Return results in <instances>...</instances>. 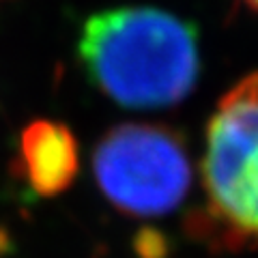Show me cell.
<instances>
[{
  "label": "cell",
  "instance_id": "1",
  "mask_svg": "<svg viewBox=\"0 0 258 258\" xmlns=\"http://www.w3.org/2000/svg\"><path fill=\"white\" fill-rule=\"evenodd\" d=\"M78 56L103 95L136 110L181 103L200 71L194 26L153 7L91 15L82 26Z\"/></svg>",
  "mask_w": 258,
  "mask_h": 258
},
{
  "label": "cell",
  "instance_id": "2",
  "mask_svg": "<svg viewBox=\"0 0 258 258\" xmlns=\"http://www.w3.org/2000/svg\"><path fill=\"white\" fill-rule=\"evenodd\" d=\"M93 172L103 196L134 217L172 211L191 185V164L181 136L151 123L112 127L95 147Z\"/></svg>",
  "mask_w": 258,
  "mask_h": 258
},
{
  "label": "cell",
  "instance_id": "3",
  "mask_svg": "<svg viewBox=\"0 0 258 258\" xmlns=\"http://www.w3.org/2000/svg\"><path fill=\"white\" fill-rule=\"evenodd\" d=\"M203 181L213 217L258 237V71L217 103L207 127Z\"/></svg>",
  "mask_w": 258,
  "mask_h": 258
},
{
  "label": "cell",
  "instance_id": "4",
  "mask_svg": "<svg viewBox=\"0 0 258 258\" xmlns=\"http://www.w3.org/2000/svg\"><path fill=\"white\" fill-rule=\"evenodd\" d=\"M20 168L39 196H58L80 170V151L71 129L56 120H32L20 138Z\"/></svg>",
  "mask_w": 258,
  "mask_h": 258
},
{
  "label": "cell",
  "instance_id": "5",
  "mask_svg": "<svg viewBox=\"0 0 258 258\" xmlns=\"http://www.w3.org/2000/svg\"><path fill=\"white\" fill-rule=\"evenodd\" d=\"M136 241L142 258H161L166 252V239L157 230H142Z\"/></svg>",
  "mask_w": 258,
  "mask_h": 258
},
{
  "label": "cell",
  "instance_id": "6",
  "mask_svg": "<svg viewBox=\"0 0 258 258\" xmlns=\"http://www.w3.org/2000/svg\"><path fill=\"white\" fill-rule=\"evenodd\" d=\"M243 3L249 7V9H254V11L258 13V0H243Z\"/></svg>",
  "mask_w": 258,
  "mask_h": 258
}]
</instances>
